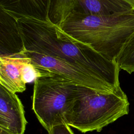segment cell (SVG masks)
Listing matches in <instances>:
<instances>
[{"label":"cell","instance_id":"11","mask_svg":"<svg viewBox=\"0 0 134 134\" xmlns=\"http://www.w3.org/2000/svg\"><path fill=\"white\" fill-rule=\"evenodd\" d=\"M48 134H74L70 128V126L66 124L59 125L53 127L49 131Z\"/></svg>","mask_w":134,"mask_h":134},{"label":"cell","instance_id":"6","mask_svg":"<svg viewBox=\"0 0 134 134\" xmlns=\"http://www.w3.org/2000/svg\"><path fill=\"white\" fill-rule=\"evenodd\" d=\"M27 122L18 96L0 85V134H24Z\"/></svg>","mask_w":134,"mask_h":134},{"label":"cell","instance_id":"10","mask_svg":"<svg viewBox=\"0 0 134 134\" xmlns=\"http://www.w3.org/2000/svg\"><path fill=\"white\" fill-rule=\"evenodd\" d=\"M115 61L120 69L129 74L134 72V34L124 46Z\"/></svg>","mask_w":134,"mask_h":134},{"label":"cell","instance_id":"12","mask_svg":"<svg viewBox=\"0 0 134 134\" xmlns=\"http://www.w3.org/2000/svg\"><path fill=\"white\" fill-rule=\"evenodd\" d=\"M126 2H127L128 4H129L132 9L134 10V0H124Z\"/></svg>","mask_w":134,"mask_h":134},{"label":"cell","instance_id":"7","mask_svg":"<svg viewBox=\"0 0 134 134\" xmlns=\"http://www.w3.org/2000/svg\"><path fill=\"white\" fill-rule=\"evenodd\" d=\"M25 60L22 53L0 56V85L15 93L25 91L23 69Z\"/></svg>","mask_w":134,"mask_h":134},{"label":"cell","instance_id":"1","mask_svg":"<svg viewBox=\"0 0 134 134\" xmlns=\"http://www.w3.org/2000/svg\"><path fill=\"white\" fill-rule=\"evenodd\" d=\"M14 17L24 46L20 53L30 58L43 76L58 75L101 92L121 90L116 61L72 38L49 20Z\"/></svg>","mask_w":134,"mask_h":134},{"label":"cell","instance_id":"4","mask_svg":"<svg viewBox=\"0 0 134 134\" xmlns=\"http://www.w3.org/2000/svg\"><path fill=\"white\" fill-rule=\"evenodd\" d=\"M87 88L55 75L35 80L32 109L47 131L55 126L65 124L66 111Z\"/></svg>","mask_w":134,"mask_h":134},{"label":"cell","instance_id":"8","mask_svg":"<svg viewBox=\"0 0 134 134\" xmlns=\"http://www.w3.org/2000/svg\"><path fill=\"white\" fill-rule=\"evenodd\" d=\"M0 56L20 53L24 46L15 18L0 8Z\"/></svg>","mask_w":134,"mask_h":134},{"label":"cell","instance_id":"5","mask_svg":"<svg viewBox=\"0 0 134 134\" xmlns=\"http://www.w3.org/2000/svg\"><path fill=\"white\" fill-rule=\"evenodd\" d=\"M133 10L124 0H51L48 19L59 27L72 16L108 15Z\"/></svg>","mask_w":134,"mask_h":134},{"label":"cell","instance_id":"2","mask_svg":"<svg viewBox=\"0 0 134 134\" xmlns=\"http://www.w3.org/2000/svg\"><path fill=\"white\" fill-rule=\"evenodd\" d=\"M59 27L72 38L89 44L105 58L115 61L134 34V10L108 15L72 16Z\"/></svg>","mask_w":134,"mask_h":134},{"label":"cell","instance_id":"9","mask_svg":"<svg viewBox=\"0 0 134 134\" xmlns=\"http://www.w3.org/2000/svg\"><path fill=\"white\" fill-rule=\"evenodd\" d=\"M51 0H0V8L14 16L48 19Z\"/></svg>","mask_w":134,"mask_h":134},{"label":"cell","instance_id":"3","mask_svg":"<svg viewBox=\"0 0 134 134\" xmlns=\"http://www.w3.org/2000/svg\"><path fill=\"white\" fill-rule=\"evenodd\" d=\"M129 106L128 97L122 90L105 93L87 88L66 111L65 123L83 133L99 132L128 114Z\"/></svg>","mask_w":134,"mask_h":134}]
</instances>
